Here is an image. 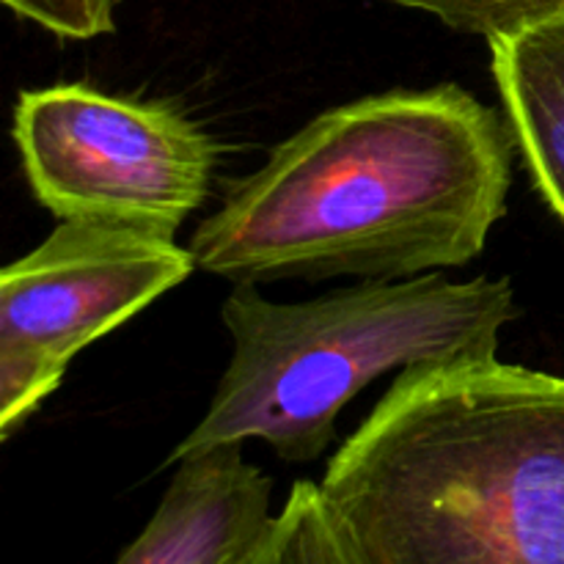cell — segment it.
I'll use <instances>...</instances> for the list:
<instances>
[{"mask_svg":"<svg viewBox=\"0 0 564 564\" xmlns=\"http://www.w3.org/2000/svg\"><path fill=\"white\" fill-rule=\"evenodd\" d=\"M251 564H369L325 501L319 482L292 485Z\"/></svg>","mask_w":564,"mask_h":564,"instance_id":"8","label":"cell"},{"mask_svg":"<svg viewBox=\"0 0 564 564\" xmlns=\"http://www.w3.org/2000/svg\"><path fill=\"white\" fill-rule=\"evenodd\" d=\"M510 127L446 83L325 110L235 182L191 237L231 284L394 281L463 268L507 215Z\"/></svg>","mask_w":564,"mask_h":564,"instance_id":"1","label":"cell"},{"mask_svg":"<svg viewBox=\"0 0 564 564\" xmlns=\"http://www.w3.org/2000/svg\"><path fill=\"white\" fill-rule=\"evenodd\" d=\"M3 6L22 20L75 42L116 31L113 0H3Z\"/></svg>","mask_w":564,"mask_h":564,"instance_id":"10","label":"cell"},{"mask_svg":"<svg viewBox=\"0 0 564 564\" xmlns=\"http://www.w3.org/2000/svg\"><path fill=\"white\" fill-rule=\"evenodd\" d=\"M220 317L235 345L231 361L204 419L165 466L248 441L286 463L317 460L339 413L372 380L413 364L496 356L518 306L510 279L427 273L292 303L235 284Z\"/></svg>","mask_w":564,"mask_h":564,"instance_id":"3","label":"cell"},{"mask_svg":"<svg viewBox=\"0 0 564 564\" xmlns=\"http://www.w3.org/2000/svg\"><path fill=\"white\" fill-rule=\"evenodd\" d=\"M471 36L494 39L564 11V0H389Z\"/></svg>","mask_w":564,"mask_h":564,"instance_id":"9","label":"cell"},{"mask_svg":"<svg viewBox=\"0 0 564 564\" xmlns=\"http://www.w3.org/2000/svg\"><path fill=\"white\" fill-rule=\"evenodd\" d=\"M319 488L369 564H564V375L413 364Z\"/></svg>","mask_w":564,"mask_h":564,"instance_id":"2","label":"cell"},{"mask_svg":"<svg viewBox=\"0 0 564 564\" xmlns=\"http://www.w3.org/2000/svg\"><path fill=\"white\" fill-rule=\"evenodd\" d=\"M174 466L154 516L113 564H251L275 521L273 479L242 457V446Z\"/></svg>","mask_w":564,"mask_h":564,"instance_id":"6","label":"cell"},{"mask_svg":"<svg viewBox=\"0 0 564 564\" xmlns=\"http://www.w3.org/2000/svg\"><path fill=\"white\" fill-rule=\"evenodd\" d=\"M11 132L55 218L171 240L204 207L218 165L213 138L180 108L83 83L22 91Z\"/></svg>","mask_w":564,"mask_h":564,"instance_id":"4","label":"cell"},{"mask_svg":"<svg viewBox=\"0 0 564 564\" xmlns=\"http://www.w3.org/2000/svg\"><path fill=\"white\" fill-rule=\"evenodd\" d=\"M516 152L564 224V11L488 39Z\"/></svg>","mask_w":564,"mask_h":564,"instance_id":"7","label":"cell"},{"mask_svg":"<svg viewBox=\"0 0 564 564\" xmlns=\"http://www.w3.org/2000/svg\"><path fill=\"white\" fill-rule=\"evenodd\" d=\"M196 270L171 237L61 220L0 273V438L58 391L72 358Z\"/></svg>","mask_w":564,"mask_h":564,"instance_id":"5","label":"cell"}]
</instances>
